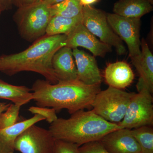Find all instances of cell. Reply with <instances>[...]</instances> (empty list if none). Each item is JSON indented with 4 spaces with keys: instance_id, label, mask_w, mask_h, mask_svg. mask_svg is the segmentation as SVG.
<instances>
[{
    "instance_id": "2",
    "label": "cell",
    "mask_w": 153,
    "mask_h": 153,
    "mask_svg": "<svg viewBox=\"0 0 153 153\" xmlns=\"http://www.w3.org/2000/svg\"><path fill=\"white\" fill-rule=\"evenodd\" d=\"M31 91L37 106L51 108L56 112L66 109L71 114L92 108L96 95L101 91V84L87 85L77 79L53 84L46 80L37 79Z\"/></svg>"
},
{
    "instance_id": "4",
    "label": "cell",
    "mask_w": 153,
    "mask_h": 153,
    "mask_svg": "<svg viewBox=\"0 0 153 153\" xmlns=\"http://www.w3.org/2000/svg\"><path fill=\"white\" fill-rule=\"evenodd\" d=\"M52 17L49 6L41 1L18 8L14 16L20 35L28 41H36L45 35Z\"/></svg>"
},
{
    "instance_id": "18",
    "label": "cell",
    "mask_w": 153,
    "mask_h": 153,
    "mask_svg": "<svg viewBox=\"0 0 153 153\" xmlns=\"http://www.w3.org/2000/svg\"><path fill=\"white\" fill-rule=\"evenodd\" d=\"M31 89L25 85H12L0 79V99L22 106L33 100Z\"/></svg>"
},
{
    "instance_id": "12",
    "label": "cell",
    "mask_w": 153,
    "mask_h": 153,
    "mask_svg": "<svg viewBox=\"0 0 153 153\" xmlns=\"http://www.w3.org/2000/svg\"><path fill=\"white\" fill-rule=\"evenodd\" d=\"M77 72V79L89 85L101 84V73L95 57L78 49H72Z\"/></svg>"
},
{
    "instance_id": "26",
    "label": "cell",
    "mask_w": 153,
    "mask_h": 153,
    "mask_svg": "<svg viewBox=\"0 0 153 153\" xmlns=\"http://www.w3.org/2000/svg\"><path fill=\"white\" fill-rule=\"evenodd\" d=\"M14 4L18 8L22 7L35 3L39 2L41 0H12Z\"/></svg>"
},
{
    "instance_id": "16",
    "label": "cell",
    "mask_w": 153,
    "mask_h": 153,
    "mask_svg": "<svg viewBox=\"0 0 153 153\" xmlns=\"http://www.w3.org/2000/svg\"><path fill=\"white\" fill-rule=\"evenodd\" d=\"M104 77L109 86L122 89L131 84L134 78L132 69L124 61L110 63L105 69Z\"/></svg>"
},
{
    "instance_id": "6",
    "label": "cell",
    "mask_w": 153,
    "mask_h": 153,
    "mask_svg": "<svg viewBox=\"0 0 153 153\" xmlns=\"http://www.w3.org/2000/svg\"><path fill=\"white\" fill-rule=\"evenodd\" d=\"M81 23L102 42L114 47L118 55H126V49L123 41L109 25L104 11L91 6L83 7Z\"/></svg>"
},
{
    "instance_id": "19",
    "label": "cell",
    "mask_w": 153,
    "mask_h": 153,
    "mask_svg": "<svg viewBox=\"0 0 153 153\" xmlns=\"http://www.w3.org/2000/svg\"><path fill=\"white\" fill-rule=\"evenodd\" d=\"M82 15L74 18H67L60 16H53L47 26L45 35H67L81 22Z\"/></svg>"
},
{
    "instance_id": "5",
    "label": "cell",
    "mask_w": 153,
    "mask_h": 153,
    "mask_svg": "<svg viewBox=\"0 0 153 153\" xmlns=\"http://www.w3.org/2000/svg\"><path fill=\"white\" fill-rule=\"evenodd\" d=\"M134 94L109 86L96 95L92 110L105 120L117 124L123 119Z\"/></svg>"
},
{
    "instance_id": "7",
    "label": "cell",
    "mask_w": 153,
    "mask_h": 153,
    "mask_svg": "<svg viewBox=\"0 0 153 153\" xmlns=\"http://www.w3.org/2000/svg\"><path fill=\"white\" fill-rule=\"evenodd\" d=\"M152 94L143 88L135 93L131 99L123 120L117 123L123 128H137L153 124Z\"/></svg>"
},
{
    "instance_id": "32",
    "label": "cell",
    "mask_w": 153,
    "mask_h": 153,
    "mask_svg": "<svg viewBox=\"0 0 153 153\" xmlns=\"http://www.w3.org/2000/svg\"><path fill=\"white\" fill-rule=\"evenodd\" d=\"M4 1V0H0V4H1V1Z\"/></svg>"
},
{
    "instance_id": "27",
    "label": "cell",
    "mask_w": 153,
    "mask_h": 153,
    "mask_svg": "<svg viewBox=\"0 0 153 153\" xmlns=\"http://www.w3.org/2000/svg\"><path fill=\"white\" fill-rule=\"evenodd\" d=\"M99 0H79L80 2L83 7L91 6L98 2Z\"/></svg>"
},
{
    "instance_id": "25",
    "label": "cell",
    "mask_w": 153,
    "mask_h": 153,
    "mask_svg": "<svg viewBox=\"0 0 153 153\" xmlns=\"http://www.w3.org/2000/svg\"><path fill=\"white\" fill-rule=\"evenodd\" d=\"M80 153H110L105 149L100 141L85 143L79 148Z\"/></svg>"
},
{
    "instance_id": "3",
    "label": "cell",
    "mask_w": 153,
    "mask_h": 153,
    "mask_svg": "<svg viewBox=\"0 0 153 153\" xmlns=\"http://www.w3.org/2000/svg\"><path fill=\"white\" fill-rule=\"evenodd\" d=\"M123 128L108 121L91 110L78 111L67 119L57 118L49 130L55 140L76 144L79 147L100 140L106 134Z\"/></svg>"
},
{
    "instance_id": "14",
    "label": "cell",
    "mask_w": 153,
    "mask_h": 153,
    "mask_svg": "<svg viewBox=\"0 0 153 153\" xmlns=\"http://www.w3.org/2000/svg\"><path fill=\"white\" fill-rule=\"evenodd\" d=\"M52 66L58 82L77 80V69L71 48L59 49L52 58Z\"/></svg>"
},
{
    "instance_id": "1",
    "label": "cell",
    "mask_w": 153,
    "mask_h": 153,
    "mask_svg": "<svg viewBox=\"0 0 153 153\" xmlns=\"http://www.w3.org/2000/svg\"><path fill=\"white\" fill-rule=\"evenodd\" d=\"M66 35H44L31 46L19 53L0 56V72L13 76L22 71H32L42 75L55 84L58 82L52 66L55 53L64 47Z\"/></svg>"
},
{
    "instance_id": "24",
    "label": "cell",
    "mask_w": 153,
    "mask_h": 153,
    "mask_svg": "<svg viewBox=\"0 0 153 153\" xmlns=\"http://www.w3.org/2000/svg\"><path fill=\"white\" fill-rule=\"evenodd\" d=\"M79 147L76 144L60 140H55L53 153H80Z\"/></svg>"
},
{
    "instance_id": "15",
    "label": "cell",
    "mask_w": 153,
    "mask_h": 153,
    "mask_svg": "<svg viewBox=\"0 0 153 153\" xmlns=\"http://www.w3.org/2000/svg\"><path fill=\"white\" fill-rule=\"evenodd\" d=\"M44 120L45 118L42 116L35 114L30 119L0 130V153H14V144L18 137L29 127Z\"/></svg>"
},
{
    "instance_id": "28",
    "label": "cell",
    "mask_w": 153,
    "mask_h": 153,
    "mask_svg": "<svg viewBox=\"0 0 153 153\" xmlns=\"http://www.w3.org/2000/svg\"><path fill=\"white\" fill-rule=\"evenodd\" d=\"M65 0H41V1L45 3L46 4L50 7V6L53 5L55 4H58Z\"/></svg>"
},
{
    "instance_id": "29",
    "label": "cell",
    "mask_w": 153,
    "mask_h": 153,
    "mask_svg": "<svg viewBox=\"0 0 153 153\" xmlns=\"http://www.w3.org/2000/svg\"><path fill=\"white\" fill-rule=\"evenodd\" d=\"M10 103L7 102H0V114L7 109Z\"/></svg>"
},
{
    "instance_id": "13",
    "label": "cell",
    "mask_w": 153,
    "mask_h": 153,
    "mask_svg": "<svg viewBox=\"0 0 153 153\" xmlns=\"http://www.w3.org/2000/svg\"><path fill=\"white\" fill-rule=\"evenodd\" d=\"M141 54L139 59L133 63L139 74L137 84L138 92L145 88L153 92V55L147 43L143 38L141 41Z\"/></svg>"
},
{
    "instance_id": "20",
    "label": "cell",
    "mask_w": 153,
    "mask_h": 153,
    "mask_svg": "<svg viewBox=\"0 0 153 153\" xmlns=\"http://www.w3.org/2000/svg\"><path fill=\"white\" fill-rule=\"evenodd\" d=\"M83 6L79 0H65L49 7L52 17L74 18L82 15Z\"/></svg>"
},
{
    "instance_id": "11",
    "label": "cell",
    "mask_w": 153,
    "mask_h": 153,
    "mask_svg": "<svg viewBox=\"0 0 153 153\" xmlns=\"http://www.w3.org/2000/svg\"><path fill=\"white\" fill-rule=\"evenodd\" d=\"M100 141L110 153H142L139 145L129 129L116 130L106 134Z\"/></svg>"
},
{
    "instance_id": "22",
    "label": "cell",
    "mask_w": 153,
    "mask_h": 153,
    "mask_svg": "<svg viewBox=\"0 0 153 153\" xmlns=\"http://www.w3.org/2000/svg\"><path fill=\"white\" fill-rule=\"evenodd\" d=\"M21 107L10 104L7 110L0 114V130L7 128L19 122Z\"/></svg>"
},
{
    "instance_id": "31",
    "label": "cell",
    "mask_w": 153,
    "mask_h": 153,
    "mask_svg": "<svg viewBox=\"0 0 153 153\" xmlns=\"http://www.w3.org/2000/svg\"><path fill=\"white\" fill-rule=\"evenodd\" d=\"M2 10V7L1 4H0V13H1Z\"/></svg>"
},
{
    "instance_id": "21",
    "label": "cell",
    "mask_w": 153,
    "mask_h": 153,
    "mask_svg": "<svg viewBox=\"0 0 153 153\" xmlns=\"http://www.w3.org/2000/svg\"><path fill=\"white\" fill-rule=\"evenodd\" d=\"M131 132L139 145L142 153H153V128L146 126L132 129Z\"/></svg>"
},
{
    "instance_id": "17",
    "label": "cell",
    "mask_w": 153,
    "mask_h": 153,
    "mask_svg": "<svg viewBox=\"0 0 153 153\" xmlns=\"http://www.w3.org/2000/svg\"><path fill=\"white\" fill-rule=\"evenodd\" d=\"M153 10L147 0H119L113 7L114 13L126 18L141 19Z\"/></svg>"
},
{
    "instance_id": "10",
    "label": "cell",
    "mask_w": 153,
    "mask_h": 153,
    "mask_svg": "<svg viewBox=\"0 0 153 153\" xmlns=\"http://www.w3.org/2000/svg\"><path fill=\"white\" fill-rule=\"evenodd\" d=\"M64 47L71 49L83 47L95 57H104L112 51V47L103 43L85 28L81 22L66 35Z\"/></svg>"
},
{
    "instance_id": "30",
    "label": "cell",
    "mask_w": 153,
    "mask_h": 153,
    "mask_svg": "<svg viewBox=\"0 0 153 153\" xmlns=\"http://www.w3.org/2000/svg\"><path fill=\"white\" fill-rule=\"evenodd\" d=\"M147 1H148L151 4L153 5V0H147Z\"/></svg>"
},
{
    "instance_id": "9",
    "label": "cell",
    "mask_w": 153,
    "mask_h": 153,
    "mask_svg": "<svg viewBox=\"0 0 153 153\" xmlns=\"http://www.w3.org/2000/svg\"><path fill=\"white\" fill-rule=\"evenodd\" d=\"M55 141L49 130L34 124L18 137L14 149L22 153H53Z\"/></svg>"
},
{
    "instance_id": "8",
    "label": "cell",
    "mask_w": 153,
    "mask_h": 153,
    "mask_svg": "<svg viewBox=\"0 0 153 153\" xmlns=\"http://www.w3.org/2000/svg\"><path fill=\"white\" fill-rule=\"evenodd\" d=\"M107 19L115 33L127 46L132 63L136 62L141 54L140 19L126 18L114 13H107Z\"/></svg>"
},
{
    "instance_id": "23",
    "label": "cell",
    "mask_w": 153,
    "mask_h": 153,
    "mask_svg": "<svg viewBox=\"0 0 153 153\" xmlns=\"http://www.w3.org/2000/svg\"><path fill=\"white\" fill-rule=\"evenodd\" d=\"M28 111L34 114H39L45 118L49 123L51 124L57 120L58 117L56 110L53 108L40 106H31Z\"/></svg>"
}]
</instances>
